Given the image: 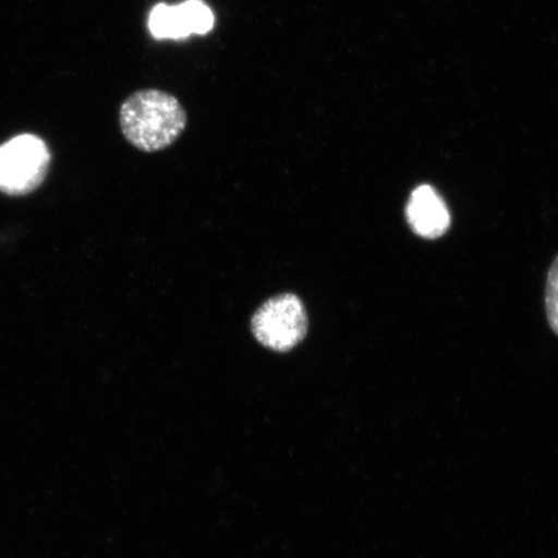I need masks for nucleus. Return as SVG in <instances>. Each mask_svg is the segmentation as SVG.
Returning <instances> with one entry per match:
<instances>
[{
    "mask_svg": "<svg viewBox=\"0 0 558 558\" xmlns=\"http://www.w3.org/2000/svg\"><path fill=\"white\" fill-rule=\"evenodd\" d=\"M187 114L177 96L158 88L138 89L120 110L125 140L144 153L170 148L186 130Z\"/></svg>",
    "mask_w": 558,
    "mask_h": 558,
    "instance_id": "nucleus-1",
    "label": "nucleus"
},
{
    "mask_svg": "<svg viewBox=\"0 0 558 558\" xmlns=\"http://www.w3.org/2000/svg\"><path fill=\"white\" fill-rule=\"evenodd\" d=\"M51 151L37 135L15 136L0 145V193L25 197L45 183Z\"/></svg>",
    "mask_w": 558,
    "mask_h": 558,
    "instance_id": "nucleus-2",
    "label": "nucleus"
},
{
    "mask_svg": "<svg viewBox=\"0 0 558 558\" xmlns=\"http://www.w3.org/2000/svg\"><path fill=\"white\" fill-rule=\"evenodd\" d=\"M310 317L303 300L291 292L270 298L251 319V331L259 343L278 353H288L305 339Z\"/></svg>",
    "mask_w": 558,
    "mask_h": 558,
    "instance_id": "nucleus-3",
    "label": "nucleus"
},
{
    "mask_svg": "<svg viewBox=\"0 0 558 558\" xmlns=\"http://www.w3.org/2000/svg\"><path fill=\"white\" fill-rule=\"evenodd\" d=\"M148 25L158 39H180L211 32L215 16L204 0H186L178 7L160 3L151 10Z\"/></svg>",
    "mask_w": 558,
    "mask_h": 558,
    "instance_id": "nucleus-4",
    "label": "nucleus"
},
{
    "mask_svg": "<svg viewBox=\"0 0 558 558\" xmlns=\"http://www.w3.org/2000/svg\"><path fill=\"white\" fill-rule=\"evenodd\" d=\"M408 225L421 239L437 240L449 232L451 215L441 194L422 184L411 192L404 208Z\"/></svg>",
    "mask_w": 558,
    "mask_h": 558,
    "instance_id": "nucleus-5",
    "label": "nucleus"
},
{
    "mask_svg": "<svg viewBox=\"0 0 558 558\" xmlns=\"http://www.w3.org/2000/svg\"><path fill=\"white\" fill-rule=\"evenodd\" d=\"M544 304L548 325L558 337V255L548 269Z\"/></svg>",
    "mask_w": 558,
    "mask_h": 558,
    "instance_id": "nucleus-6",
    "label": "nucleus"
}]
</instances>
